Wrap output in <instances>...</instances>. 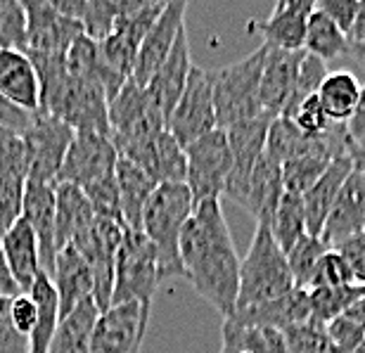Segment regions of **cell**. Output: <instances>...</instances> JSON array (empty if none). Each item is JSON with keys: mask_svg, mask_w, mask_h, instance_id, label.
Instances as JSON below:
<instances>
[{"mask_svg": "<svg viewBox=\"0 0 365 353\" xmlns=\"http://www.w3.org/2000/svg\"><path fill=\"white\" fill-rule=\"evenodd\" d=\"M180 263L195 292L225 320L232 318L242 261L232 245L221 202H202L195 207L180 235Z\"/></svg>", "mask_w": 365, "mask_h": 353, "instance_id": "6da1fadb", "label": "cell"}, {"mask_svg": "<svg viewBox=\"0 0 365 353\" xmlns=\"http://www.w3.org/2000/svg\"><path fill=\"white\" fill-rule=\"evenodd\" d=\"M195 211L185 183H162L155 188L143 213V232L157 249L159 275L164 280L185 277L180 263V235Z\"/></svg>", "mask_w": 365, "mask_h": 353, "instance_id": "7a4b0ae2", "label": "cell"}, {"mask_svg": "<svg viewBox=\"0 0 365 353\" xmlns=\"http://www.w3.org/2000/svg\"><path fill=\"white\" fill-rule=\"evenodd\" d=\"M292 290H294V277H292L287 254L275 242L271 225L257 223L252 247L240 263V294L235 313L271 304Z\"/></svg>", "mask_w": 365, "mask_h": 353, "instance_id": "3957f363", "label": "cell"}, {"mask_svg": "<svg viewBox=\"0 0 365 353\" xmlns=\"http://www.w3.org/2000/svg\"><path fill=\"white\" fill-rule=\"evenodd\" d=\"M268 46L264 43L252 55L211 71L214 76V107L218 128H230L240 121L264 114L259 100L261 76H264Z\"/></svg>", "mask_w": 365, "mask_h": 353, "instance_id": "277c9868", "label": "cell"}, {"mask_svg": "<svg viewBox=\"0 0 365 353\" xmlns=\"http://www.w3.org/2000/svg\"><path fill=\"white\" fill-rule=\"evenodd\" d=\"M159 285H162V275H159L155 245L145 237L143 230H128L126 227L119 254H116L112 306L135 301L143 306L145 313H150Z\"/></svg>", "mask_w": 365, "mask_h": 353, "instance_id": "5b68a950", "label": "cell"}, {"mask_svg": "<svg viewBox=\"0 0 365 353\" xmlns=\"http://www.w3.org/2000/svg\"><path fill=\"white\" fill-rule=\"evenodd\" d=\"M187 178L185 185L192 195L195 207L202 202H221L225 183L232 171V152L223 128L202 135L185 147Z\"/></svg>", "mask_w": 365, "mask_h": 353, "instance_id": "8992f818", "label": "cell"}, {"mask_svg": "<svg viewBox=\"0 0 365 353\" xmlns=\"http://www.w3.org/2000/svg\"><path fill=\"white\" fill-rule=\"evenodd\" d=\"M74 135L76 131L69 123H64L57 116L38 109L34 126L24 135L26 157H29L26 183L57 185V175L62 171L64 157L69 152V145L74 143Z\"/></svg>", "mask_w": 365, "mask_h": 353, "instance_id": "52a82bcc", "label": "cell"}, {"mask_svg": "<svg viewBox=\"0 0 365 353\" xmlns=\"http://www.w3.org/2000/svg\"><path fill=\"white\" fill-rule=\"evenodd\" d=\"M216 128L218 123L214 107V76H211V71L192 64L185 91H182L178 105L173 107L169 121H166V131L182 147H187Z\"/></svg>", "mask_w": 365, "mask_h": 353, "instance_id": "ba28073f", "label": "cell"}, {"mask_svg": "<svg viewBox=\"0 0 365 353\" xmlns=\"http://www.w3.org/2000/svg\"><path fill=\"white\" fill-rule=\"evenodd\" d=\"M119 164V152L109 135L76 133L74 143L64 157L57 183H69L81 190H88L98 183L112 178Z\"/></svg>", "mask_w": 365, "mask_h": 353, "instance_id": "9c48e42d", "label": "cell"}, {"mask_svg": "<svg viewBox=\"0 0 365 353\" xmlns=\"http://www.w3.org/2000/svg\"><path fill=\"white\" fill-rule=\"evenodd\" d=\"M148 322L150 313L135 301L109 306L95 322L91 353H140Z\"/></svg>", "mask_w": 365, "mask_h": 353, "instance_id": "30bf717a", "label": "cell"}, {"mask_svg": "<svg viewBox=\"0 0 365 353\" xmlns=\"http://www.w3.org/2000/svg\"><path fill=\"white\" fill-rule=\"evenodd\" d=\"M185 10L187 3L185 0H176V3H166L164 12L159 14V19L155 21V26L150 29L148 36L140 43L135 57V67L130 81L145 88L152 81V76L157 73V69L166 62V57L171 55L176 39L180 34V29L185 26Z\"/></svg>", "mask_w": 365, "mask_h": 353, "instance_id": "8fae6325", "label": "cell"}, {"mask_svg": "<svg viewBox=\"0 0 365 353\" xmlns=\"http://www.w3.org/2000/svg\"><path fill=\"white\" fill-rule=\"evenodd\" d=\"M361 232H365V173L354 168L327 213L320 240L334 252L339 245Z\"/></svg>", "mask_w": 365, "mask_h": 353, "instance_id": "7c38bea8", "label": "cell"}, {"mask_svg": "<svg viewBox=\"0 0 365 353\" xmlns=\"http://www.w3.org/2000/svg\"><path fill=\"white\" fill-rule=\"evenodd\" d=\"M306 50L299 53H287V50H277L268 46L264 76H261L259 100L264 114L271 116H284L294 98L299 67H302Z\"/></svg>", "mask_w": 365, "mask_h": 353, "instance_id": "4fadbf2b", "label": "cell"}, {"mask_svg": "<svg viewBox=\"0 0 365 353\" xmlns=\"http://www.w3.org/2000/svg\"><path fill=\"white\" fill-rule=\"evenodd\" d=\"M55 213H57V193L55 185L46 183H26L24 190V211L21 218L31 225L36 232L41 249V266L43 273L53 280V270L57 261V247H55Z\"/></svg>", "mask_w": 365, "mask_h": 353, "instance_id": "5bb4252c", "label": "cell"}, {"mask_svg": "<svg viewBox=\"0 0 365 353\" xmlns=\"http://www.w3.org/2000/svg\"><path fill=\"white\" fill-rule=\"evenodd\" d=\"M190 69H192V60H190L187 31H185V26H182L171 55L166 57V62L157 69V73L152 76L150 83L145 86L152 105L159 109V114H162L166 121H169L173 107L178 105L182 91H185Z\"/></svg>", "mask_w": 365, "mask_h": 353, "instance_id": "9a60e30c", "label": "cell"}, {"mask_svg": "<svg viewBox=\"0 0 365 353\" xmlns=\"http://www.w3.org/2000/svg\"><path fill=\"white\" fill-rule=\"evenodd\" d=\"M313 10H316L313 0H280L273 7L271 17L259 21L257 31L266 39V46L287 50V53H299V50H304L306 26H309Z\"/></svg>", "mask_w": 365, "mask_h": 353, "instance_id": "2e32d148", "label": "cell"}, {"mask_svg": "<svg viewBox=\"0 0 365 353\" xmlns=\"http://www.w3.org/2000/svg\"><path fill=\"white\" fill-rule=\"evenodd\" d=\"M228 320H232L240 327L277 329V332H284V329L311 320L309 292L297 290L294 287L289 294H284V297L271 301V304L254 306V308H247V311H237Z\"/></svg>", "mask_w": 365, "mask_h": 353, "instance_id": "e0dca14e", "label": "cell"}, {"mask_svg": "<svg viewBox=\"0 0 365 353\" xmlns=\"http://www.w3.org/2000/svg\"><path fill=\"white\" fill-rule=\"evenodd\" d=\"M0 95L26 112L41 109V76L26 53L0 50Z\"/></svg>", "mask_w": 365, "mask_h": 353, "instance_id": "ac0fdd59", "label": "cell"}, {"mask_svg": "<svg viewBox=\"0 0 365 353\" xmlns=\"http://www.w3.org/2000/svg\"><path fill=\"white\" fill-rule=\"evenodd\" d=\"M53 285L60 299V318L69 315L81 301L93 299V270L76 247H64L62 252H57Z\"/></svg>", "mask_w": 365, "mask_h": 353, "instance_id": "d6986e66", "label": "cell"}, {"mask_svg": "<svg viewBox=\"0 0 365 353\" xmlns=\"http://www.w3.org/2000/svg\"><path fill=\"white\" fill-rule=\"evenodd\" d=\"M0 247H3L5 261H7V266H10L14 282L19 285L21 292L29 294L36 282V277L43 273L38 240H36V232L31 230V225H29L24 218H19L17 223L7 230L5 237L0 240Z\"/></svg>", "mask_w": 365, "mask_h": 353, "instance_id": "ffe728a7", "label": "cell"}, {"mask_svg": "<svg viewBox=\"0 0 365 353\" xmlns=\"http://www.w3.org/2000/svg\"><path fill=\"white\" fill-rule=\"evenodd\" d=\"M354 171V161L351 157H337L327 166V171L313 183V188L302 197L304 202V213H306V232L313 237H320L323 225L327 220L334 200H337L341 185L349 178V173Z\"/></svg>", "mask_w": 365, "mask_h": 353, "instance_id": "44dd1931", "label": "cell"}, {"mask_svg": "<svg viewBox=\"0 0 365 353\" xmlns=\"http://www.w3.org/2000/svg\"><path fill=\"white\" fill-rule=\"evenodd\" d=\"M282 193V164L275 161L268 152H264L257 161V166H254L245 200L240 207L250 211L257 218V223H271Z\"/></svg>", "mask_w": 365, "mask_h": 353, "instance_id": "7402d4cb", "label": "cell"}, {"mask_svg": "<svg viewBox=\"0 0 365 353\" xmlns=\"http://www.w3.org/2000/svg\"><path fill=\"white\" fill-rule=\"evenodd\" d=\"M57 213H55V247L62 252L64 247L74 245L78 235H83L95 220V211L81 188L69 183H57Z\"/></svg>", "mask_w": 365, "mask_h": 353, "instance_id": "603a6c76", "label": "cell"}, {"mask_svg": "<svg viewBox=\"0 0 365 353\" xmlns=\"http://www.w3.org/2000/svg\"><path fill=\"white\" fill-rule=\"evenodd\" d=\"M130 164L140 166L157 185H162V183H185L187 178L185 147H182L169 131L159 133L157 140L150 147H145Z\"/></svg>", "mask_w": 365, "mask_h": 353, "instance_id": "cb8c5ba5", "label": "cell"}, {"mask_svg": "<svg viewBox=\"0 0 365 353\" xmlns=\"http://www.w3.org/2000/svg\"><path fill=\"white\" fill-rule=\"evenodd\" d=\"M116 188H119L121 218L128 230H143V213L148 207L157 183L140 166L119 157L116 164Z\"/></svg>", "mask_w": 365, "mask_h": 353, "instance_id": "d4e9b609", "label": "cell"}, {"mask_svg": "<svg viewBox=\"0 0 365 353\" xmlns=\"http://www.w3.org/2000/svg\"><path fill=\"white\" fill-rule=\"evenodd\" d=\"M31 299L36 301V325L29 334V353H50L53 339L60 327V299H57L55 285L48 273H41L31 287Z\"/></svg>", "mask_w": 365, "mask_h": 353, "instance_id": "484cf974", "label": "cell"}, {"mask_svg": "<svg viewBox=\"0 0 365 353\" xmlns=\"http://www.w3.org/2000/svg\"><path fill=\"white\" fill-rule=\"evenodd\" d=\"M100 313L95 299L81 301L69 315L60 318L50 353H91V337Z\"/></svg>", "mask_w": 365, "mask_h": 353, "instance_id": "4316f807", "label": "cell"}, {"mask_svg": "<svg viewBox=\"0 0 365 353\" xmlns=\"http://www.w3.org/2000/svg\"><path fill=\"white\" fill-rule=\"evenodd\" d=\"M361 93H363L361 81L351 71L341 69L327 73V78L323 81V86L318 91V98L332 123H346L354 116L356 107H359Z\"/></svg>", "mask_w": 365, "mask_h": 353, "instance_id": "83f0119b", "label": "cell"}, {"mask_svg": "<svg viewBox=\"0 0 365 353\" xmlns=\"http://www.w3.org/2000/svg\"><path fill=\"white\" fill-rule=\"evenodd\" d=\"M304 50L309 55L318 57V60L330 62L351 53V43H349V36L325 12H320L316 7L309 17V26H306Z\"/></svg>", "mask_w": 365, "mask_h": 353, "instance_id": "f1b7e54d", "label": "cell"}, {"mask_svg": "<svg viewBox=\"0 0 365 353\" xmlns=\"http://www.w3.org/2000/svg\"><path fill=\"white\" fill-rule=\"evenodd\" d=\"M268 225H271L275 242L282 247V252L287 254L304 235H309L306 232V213H304L302 197L282 193L280 202H277V209Z\"/></svg>", "mask_w": 365, "mask_h": 353, "instance_id": "f546056e", "label": "cell"}, {"mask_svg": "<svg viewBox=\"0 0 365 353\" xmlns=\"http://www.w3.org/2000/svg\"><path fill=\"white\" fill-rule=\"evenodd\" d=\"M365 297L363 285H349V287H320V290L309 292L311 301V320L320 322L327 327V322L339 318L341 313H346L356 301Z\"/></svg>", "mask_w": 365, "mask_h": 353, "instance_id": "4dcf8cb0", "label": "cell"}, {"mask_svg": "<svg viewBox=\"0 0 365 353\" xmlns=\"http://www.w3.org/2000/svg\"><path fill=\"white\" fill-rule=\"evenodd\" d=\"M327 252H330V249L325 247V242L320 237H313V235H304V237L289 249L287 263H289L297 290L309 292L313 275H316V270H318V263L323 261V256Z\"/></svg>", "mask_w": 365, "mask_h": 353, "instance_id": "1f68e13d", "label": "cell"}, {"mask_svg": "<svg viewBox=\"0 0 365 353\" xmlns=\"http://www.w3.org/2000/svg\"><path fill=\"white\" fill-rule=\"evenodd\" d=\"M29 14L19 0H0V50L26 53Z\"/></svg>", "mask_w": 365, "mask_h": 353, "instance_id": "d6a6232c", "label": "cell"}, {"mask_svg": "<svg viewBox=\"0 0 365 353\" xmlns=\"http://www.w3.org/2000/svg\"><path fill=\"white\" fill-rule=\"evenodd\" d=\"M119 17H121V3H112V0H107V3L86 0V10L81 17L83 34L88 36L91 41L102 43L114 34Z\"/></svg>", "mask_w": 365, "mask_h": 353, "instance_id": "836d02e7", "label": "cell"}, {"mask_svg": "<svg viewBox=\"0 0 365 353\" xmlns=\"http://www.w3.org/2000/svg\"><path fill=\"white\" fill-rule=\"evenodd\" d=\"M287 353H330L332 344L327 339V327L316 320L302 322L282 332Z\"/></svg>", "mask_w": 365, "mask_h": 353, "instance_id": "e575fe53", "label": "cell"}, {"mask_svg": "<svg viewBox=\"0 0 365 353\" xmlns=\"http://www.w3.org/2000/svg\"><path fill=\"white\" fill-rule=\"evenodd\" d=\"M287 119L294 123L299 133H304L306 138H320L332 126L330 116L325 114L323 105H320L318 93L311 95V98H306L304 102H299L297 109L287 116Z\"/></svg>", "mask_w": 365, "mask_h": 353, "instance_id": "d590c367", "label": "cell"}, {"mask_svg": "<svg viewBox=\"0 0 365 353\" xmlns=\"http://www.w3.org/2000/svg\"><path fill=\"white\" fill-rule=\"evenodd\" d=\"M29 171V157L24 138L12 133H0V180L3 178H17L26 180Z\"/></svg>", "mask_w": 365, "mask_h": 353, "instance_id": "8d00e7d4", "label": "cell"}, {"mask_svg": "<svg viewBox=\"0 0 365 353\" xmlns=\"http://www.w3.org/2000/svg\"><path fill=\"white\" fill-rule=\"evenodd\" d=\"M24 190H26V180H17V178L0 180V240L21 218V211H24Z\"/></svg>", "mask_w": 365, "mask_h": 353, "instance_id": "74e56055", "label": "cell"}, {"mask_svg": "<svg viewBox=\"0 0 365 353\" xmlns=\"http://www.w3.org/2000/svg\"><path fill=\"white\" fill-rule=\"evenodd\" d=\"M349 285H356L351 270H349L346 261L330 249V252L323 256V261L318 263V270H316V275H313L309 292L320 290V287H349Z\"/></svg>", "mask_w": 365, "mask_h": 353, "instance_id": "f35d334b", "label": "cell"}, {"mask_svg": "<svg viewBox=\"0 0 365 353\" xmlns=\"http://www.w3.org/2000/svg\"><path fill=\"white\" fill-rule=\"evenodd\" d=\"M34 119L36 112H26V109L7 100L5 95H0V131L24 138L26 131L34 126Z\"/></svg>", "mask_w": 365, "mask_h": 353, "instance_id": "ab89813d", "label": "cell"}, {"mask_svg": "<svg viewBox=\"0 0 365 353\" xmlns=\"http://www.w3.org/2000/svg\"><path fill=\"white\" fill-rule=\"evenodd\" d=\"M334 252L346 261V266L354 275V282L365 287V232L346 240L344 245H339Z\"/></svg>", "mask_w": 365, "mask_h": 353, "instance_id": "60d3db41", "label": "cell"}, {"mask_svg": "<svg viewBox=\"0 0 365 353\" xmlns=\"http://www.w3.org/2000/svg\"><path fill=\"white\" fill-rule=\"evenodd\" d=\"M0 353H29V339L12 327L10 299L0 301Z\"/></svg>", "mask_w": 365, "mask_h": 353, "instance_id": "b9f144b4", "label": "cell"}, {"mask_svg": "<svg viewBox=\"0 0 365 353\" xmlns=\"http://www.w3.org/2000/svg\"><path fill=\"white\" fill-rule=\"evenodd\" d=\"M36 301L31 299V294H19V297L10 299V320H12V327L17 329L21 337L31 334V329L36 325Z\"/></svg>", "mask_w": 365, "mask_h": 353, "instance_id": "7bdbcfd3", "label": "cell"}, {"mask_svg": "<svg viewBox=\"0 0 365 353\" xmlns=\"http://www.w3.org/2000/svg\"><path fill=\"white\" fill-rule=\"evenodd\" d=\"M359 3L361 0H320V3H316V7L320 12H325L349 36L356 21V14H359Z\"/></svg>", "mask_w": 365, "mask_h": 353, "instance_id": "ee69618b", "label": "cell"}, {"mask_svg": "<svg viewBox=\"0 0 365 353\" xmlns=\"http://www.w3.org/2000/svg\"><path fill=\"white\" fill-rule=\"evenodd\" d=\"M346 135H349V143H351V152L365 150V86H363L359 107H356L351 119L346 121Z\"/></svg>", "mask_w": 365, "mask_h": 353, "instance_id": "f6af8a7d", "label": "cell"}, {"mask_svg": "<svg viewBox=\"0 0 365 353\" xmlns=\"http://www.w3.org/2000/svg\"><path fill=\"white\" fill-rule=\"evenodd\" d=\"M218 353H252L245 347L242 329H240L232 320H225L221 327V351Z\"/></svg>", "mask_w": 365, "mask_h": 353, "instance_id": "bcb514c9", "label": "cell"}, {"mask_svg": "<svg viewBox=\"0 0 365 353\" xmlns=\"http://www.w3.org/2000/svg\"><path fill=\"white\" fill-rule=\"evenodd\" d=\"M19 294H24V292H21L19 285L14 282V277L10 273V266H7V261H5L3 247H0V301L14 299V297H19Z\"/></svg>", "mask_w": 365, "mask_h": 353, "instance_id": "7dc6e473", "label": "cell"}, {"mask_svg": "<svg viewBox=\"0 0 365 353\" xmlns=\"http://www.w3.org/2000/svg\"><path fill=\"white\" fill-rule=\"evenodd\" d=\"M363 41H365V0L359 3V14H356V21H354L351 31H349V43H351V46H359Z\"/></svg>", "mask_w": 365, "mask_h": 353, "instance_id": "c3c4849f", "label": "cell"}, {"mask_svg": "<svg viewBox=\"0 0 365 353\" xmlns=\"http://www.w3.org/2000/svg\"><path fill=\"white\" fill-rule=\"evenodd\" d=\"M351 161H354V168H359V171L365 173V150H354Z\"/></svg>", "mask_w": 365, "mask_h": 353, "instance_id": "681fc988", "label": "cell"}, {"mask_svg": "<svg viewBox=\"0 0 365 353\" xmlns=\"http://www.w3.org/2000/svg\"><path fill=\"white\" fill-rule=\"evenodd\" d=\"M349 55H354L356 60H359L363 67H365V41L359 43V46H351V53H349Z\"/></svg>", "mask_w": 365, "mask_h": 353, "instance_id": "f907efd6", "label": "cell"}, {"mask_svg": "<svg viewBox=\"0 0 365 353\" xmlns=\"http://www.w3.org/2000/svg\"><path fill=\"white\" fill-rule=\"evenodd\" d=\"M354 353H365V339H363V342L359 344V349H356Z\"/></svg>", "mask_w": 365, "mask_h": 353, "instance_id": "816d5d0a", "label": "cell"}, {"mask_svg": "<svg viewBox=\"0 0 365 353\" xmlns=\"http://www.w3.org/2000/svg\"><path fill=\"white\" fill-rule=\"evenodd\" d=\"M330 353H351V351H339V349H332Z\"/></svg>", "mask_w": 365, "mask_h": 353, "instance_id": "f5cc1de1", "label": "cell"}, {"mask_svg": "<svg viewBox=\"0 0 365 353\" xmlns=\"http://www.w3.org/2000/svg\"><path fill=\"white\" fill-rule=\"evenodd\" d=\"M0 133H5V131H0Z\"/></svg>", "mask_w": 365, "mask_h": 353, "instance_id": "db71d44e", "label": "cell"}]
</instances>
